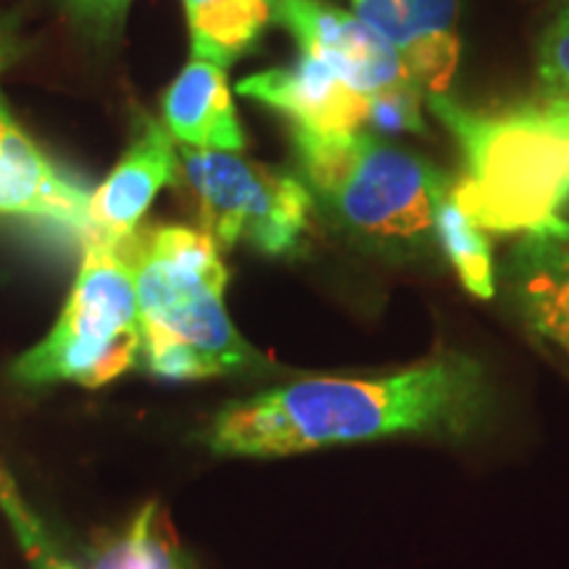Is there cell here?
Wrapping results in <instances>:
<instances>
[{
  "label": "cell",
  "mask_w": 569,
  "mask_h": 569,
  "mask_svg": "<svg viewBox=\"0 0 569 569\" xmlns=\"http://www.w3.org/2000/svg\"><path fill=\"white\" fill-rule=\"evenodd\" d=\"M559 96H561V98H565V101H567V106H569V92H559Z\"/></svg>",
  "instance_id": "obj_21"
},
{
  "label": "cell",
  "mask_w": 569,
  "mask_h": 569,
  "mask_svg": "<svg viewBox=\"0 0 569 569\" xmlns=\"http://www.w3.org/2000/svg\"><path fill=\"white\" fill-rule=\"evenodd\" d=\"M493 407L486 365L443 348L393 372L309 377L234 401L211 419L206 446L269 459L396 436L467 440L486 430Z\"/></svg>",
  "instance_id": "obj_1"
},
{
  "label": "cell",
  "mask_w": 569,
  "mask_h": 569,
  "mask_svg": "<svg viewBox=\"0 0 569 569\" xmlns=\"http://www.w3.org/2000/svg\"><path fill=\"white\" fill-rule=\"evenodd\" d=\"M196 59L230 67L274 19V0H182Z\"/></svg>",
  "instance_id": "obj_14"
},
{
  "label": "cell",
  "mask_w": 569,
  "mask_h": 569,
  "mask_svg": "<svg viewBox=\"0 0 569 569\" xmlns=\"http://www.w3.org/2000/svg\"><path fill=\"white\" fill-rule=\"evenodd\" d=\"M0 511H3L13 538L19 540L21 553H24L32 569H80L59 551L51 532L30 509V503L24 501L17 482L3 467H0Z\"/></svg>",
  "instance_id": "obj_17"
},
{
  "label": "cell",
  "mask_w": 569,
  "mask_h": 569,
  "mask_svg": "<svg viewBox=\"0 0 569 569\" xmlns=\"http://www.w3.org/2000/svg\"><path fill=\"white\" fill-rule=\"evenodd\" d=\"M457 140L465 172L451 198L480 230L525 234L569 203V106L559 92L515 109H467L448 92L425 96Z\"/></svg>",
  "instance_id": "obj_2"
},
{
  "label": "cell",
  "mask_w": 569,
  "mask_h": 569,
  "mask_svg": "<svg viewBox=\"0 0 569 569\" xmlns=\"http://www.w3.org/2000/svg\"><path fill=\"white\" fill-rule=\"evenodd\" d=\"M274 21L293 34L303 56L325 61L367 96L409 82L407 69L386 38L365 19L327 0H274Z\"/></svg>",
  "instance_id": "obj_8"
},
{
  "label": "cell",
  "mask_w": 569,
  "mask_h": 569,
  "mask_svg": "<svg viewBox=\"0 0 569 569\" xmlns=\"http://www.w3.org/2000/svg\"><path fill=\"white\" fill-rule=\"evenodd\" d=\"M538 77L549 92H569V6L540 38Z\"/></svg>",
  "instance_id": "obj_19"
},
{
  "label": "cell",
  "mask_w": 569,
  "mask_h": 569,
  "mask_svg": "<svg viewBox=\"0 0 569 569\" xmlns=\"http://www.w3.org/2000/svg\"><path fill=\"white\" fill-rule=\"evenodd\" d=\"M422 92L411 82H398L369 96V119L380 134H425Z\"/></svg>",
  "instance_id": "obj_18"
},
{
  "label": "cell",
  "mask_w": 569,
  "mask_h": 569,
  "mask_svg": "<svg viewBox=\"0 0 569 569\" xmlns=\"http://www.w3.org/2000/svg\"><path fill=\"white\" fill-rule=\"evenodd\" d=\"M132 0H67L71 17L96 34H109L122 24Z\"/></svg>",
  "instance_id": "obj_20"
},
{
  "label": "cell",
  "mask_w": 569,
  "mask_h": 569,
  "mask_svg": "<svg viewBox=\"0 0 569 569\" xmlns=\"http://www.w3.org/2000/svg\"><path fill=\"white\" fill-rule=\"evenodd\" d=\"M177 151L201 230L219 248L246 243L267 256L298 253L315 211V198L301 177L248 161L240 153L188 146Z\"/></svg>",
  "instance_id": "obj_6"
},
{
  "label": "cell",
  "mask_w": 569,
  "mask_h": 569,
  "mask_svg": "<svg viewBox=\"0 0 569 569\" xmlns=\"http://www.w3.org/2000/svg\"><path fill=\"white\" fill-rule=\"evenodd\" d=\"M17 56L13 38L0 30V77ZM90 193L63 172L17 122L0 90V217L32 219L90 234Z\"/></svg>",
  "instance_id": "obj_7"
},
{
  "label": "cell",
  "mask_w": 569,
  "mask_h": 569,
  "mask_svg": "<svg viewBox=\"0 0 569 569\" xmlns=\"http://www.w3.org/2000/svg\"><path fill=\"white\" fill-rule=\"evenodd\" d=\"M90 569H190L169 517L146 503L122 532L103 538L90 553Z\"/></svg>",
  "instance_id": "obj_15"
},
{
  "label": "cell",
  "mask_w": 569,
  "mask_h": 569,
  "mask_svg": "<svg viewBox=\"0 0 569 569\" xmlns=\"http://www.w3.org/2000/svg\"><path fill=\"white\" fill-rule=\"evenodd\" d=\"M238 92L280 111L290 124L311 134L359 132L369 119V96L325 61L303 56L293 67L243 77Z\"/></svg>",
  "instance_id": "obj_11"
},
{
  "label": "cell",
  "mask_w": 569,
  "mask_h": 569,
  "mask_svg": "<svg viewBox=\"0 0 569 569\" xmlns=\"http://www.w3.org/2000/svg\"><path fill=\"white\" fill-rule=\"evenodd\" d=\"M130 248L142 365L167 380H209L259 365L224 306L230 272L211 234L167 224L140 240L134 234Z\"/></svg>",
  "instance_id": "obj_4"
},
{
  "label": "cell",
  "mask_w": 569,
  "mask_h": 569,
  "mask_svg": "<svg viewBox=\"0 0 569 569\" xmlns=\"http://www.w3.org/2000/svg\"><path fill=\"white\" fill-rule=\"evenodd\" d=\"M161 109L163 127L180 146L227 153L246 148L227 69L219 63L193 56L169 84Z\"/></svg>",
  "instance_id": "obj_13"
},
{
  "label": "cell",
  "mask_w": 569,
  "mask_h": 569,
  "mask_svg": "<svg viewBox=\"0 0 569 569\" xmlns=\"http://www.w3.org/2000/svg\"><path fill=\"white\" fill-rule=\"evenodd\" d=\"M351 11L388 40L407 69L409 82L422 92H448L457 74L459 0H348Z\"/></svg>",
  "instance_id": "obj_10"
},
{
  "label": "cell",
  "mask_w": 569,
  "mask_h": 569,
  "mask_svg": "<svg viewBox=\"0 0 569 569\" xmlns=\"http://www.w3.org/2000/svg\"><path fill=\"white\" fill-rule=\"evenodd\" d=\"M301 180L348 240L380 259L415 264L438 253L436 203L451 177L372 132H293Z\"/></svg>",
  "instance_id": "obj_3"
},
{
  "label": "cell",
  "mask_w": 569,
  "mask_h": 569,
  "mask_svg": "<svg viewBox=\"0 0 569 569\" xmlns=\"http://www.w3.org/2000/svg\"><path fill=\"white\" fill-rule=\"evenodd\" d=\"M177 169H180V151L174 138L167 127L146 117L113 172L96 193H90L88 238L111 246L130 243L138 234L140 219L151 209L161 188L174 182Z\"/></svg>",
  "instance_id": "obj_12"
},
{
  "label": "cell",
  "mask_w": 569,
  "mask_h": 569,
  "mask_svg": "<svg viewBox=\"0 0 569 569\" xmlns=\"http://www.w3.org/2000/svg\"><path fill=\"white\" fill-rule=\"evenodd\" d=\"M503 284L530 336L569 361V219L525 232L503 264Z\"/></svg>",
  "instance_id": "obj_9"
},
{
  "label": "cell",
  "mask_w": 569,
  "mask_h": 569,
  "mask_svg": "<svg viewBox=\"0 0 569 569\" xmlns=\"http://www.w3.org/2000/svg\"><path fill=\"white\" fill-rule=\"evenodd\" d=\"M436 240L438 251L446 256L467 293L490 301L496 296V267L488 232L453 203L451 188L436 203Z\"/></svg>",
  "instance_id": "obj_16"
},
{
  "label": "cell",
  "mask_w": 569,
  "mask_h": 569,
  "mask_svg": "<svg viewBox=\"0 0 569 569\" xmlns=\"http://www.w3.org/2000/svg\"><path fill=\"white\" fill-rule=\"evenodd\" d=\"M132 240L111 246L84 240L80 272L46 340L21 353V386L77 382L101 388L142 365V327L134 290Z\"/></svg>",
  "instance_id": "obj_5"
}]
</instances>
